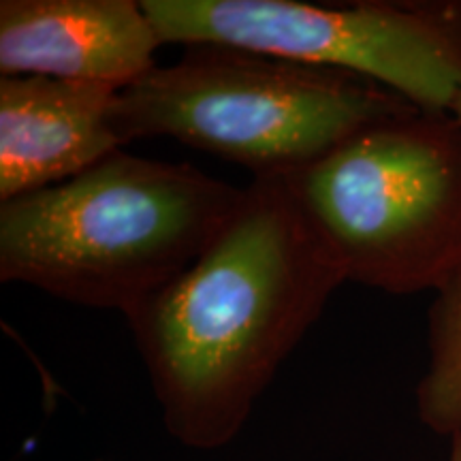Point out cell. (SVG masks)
I'll use <instances>...</instances> for the list:
<instances>
[{
    "instance_id": "1",
    "label": "cell",
    "mask_w": 461,
    "mask_h": 461,
    "mask_svg": "<svg viewBox=\"0 0 461 461\" xmlns=\"http://www.w3.org/2000/svg\"><path fill=\"white\" fill-rule=\"evenodd\" d=\"M339 285L286 182L252 177L203 255L126 316L169 434L233 440Z\"/></svg>"
},
{
    "instance_id": "2",
    "label": "cell",
    "mask_w": 461,
    "mask_h": 461,
    "mask_svg": "<svg viewBox=\"0 0 461 461\" xmlns=\"http://www.w3.org/2000/svg\"><path fill=\"white\" fill-rule=\"evenodd\" d=\"M241 194L193 165L115 149L0 203V280L129 316L203 255Z\"/></svg>"
},
{
    "instance_id": "3",
    "label": "cell",
    "mask_w": 461,
    "mask_h": 461,
    "mask_svg": "<svg viewBox=\"0 0 461 461\" xmlns=\"http://www.w3.org/2000/svg\"><path fill=\"white\" fill-rule=\"evenodd\" d=\"M344 282L414 295L461 278V126L406 105L280 176Z\"/></svg>"
},
{
    "instance_id": "4",
    "label": "cell",
    "mask_w": 461,
    "mask_h": 461,
    "mask_svg": "<svg viewBox=\"0 0 461 461\" xmlns=\"http://www.w3.org/2000/svg\"><path fill=\"white\" fill-rule=\"evenodd\" d=\"M406 105L359 75L194 43L173 65L115 92L109 124L122 146L173 137L246 167L252 177H278Z\"/></svg>"
},
{
    "instance_id": "5",
    "label": "cell",
    "mask_w": 461,
    "mask_h": 461,
    "mask_svg": "<svg viewBox=\"0 0 461 461\" xmlns=\"http://www.w3.org/2000/svg\"><path fill=\"white\" fill-rule=\"evenodd\" d=\"M163 43H216L387 86L448 112L461 86V3L141 0Z\"/></svg>"
},
{
    "instance_id": "6",
    "label": "cell",
    "mask_w": 461,
    "mask_h": 461,
    "mask_svg": "<svg viewBox=\"0 0 461 461\" xmlns=\"http://www.w3.org/2000/svg\"><path fill=\"white\" fill-rule=\"evenodd\" d=\"M163 45L135 0H3L0 73L122 90L157 67Z\"/></svg>"
},
{
    "instance_id": "7",
    "label": "cell",
    "mask_w": 461,
    "mask_h": 461,
    "mask_svg": "<svg viewBox=\"0 0 461 461\" xmlns=\"http://www.w3.org/2000/svg\"><path fill=\"white\" fill-rule=\"evenodd\" d=\"M107 84L45 75L0 77V203L56 186L101 163L118 137Z\"/></svg>"
},
{
    "instance_id": "8",
    "label": "cell",
    "mask_w": 461,
    "mask_h": 461,
    "mask_svg": "<svg viewBox=\"0 0 461 461\" xmlns=\"http://www.w3.org/2000/svg\"><path fill=\"white\" fill-rule=\"evenodd\" d=\"M419 417L438 434L461 436V278L429 308V366L417 387Z\"/></svg>"
},
{
    "instance_id": "9",
    "label": "cell",
    "mask_w": 461,
    "mask_h": 461,
    "mask_svg": "<svg viewBox=\"0 0 461 461\" xmlns=\"http://www.w3.org/2000/svg\"><path fill=\"white\" fill-rule=\"evenodd\" d=\"M448 113H451L453 118L457 120V122H459V126H461V86H459L457 95H455V99H453V103H451V107H448Z\"/></svg>"
},
{
    "instance_id": "10",
    "label": "cell",
    "mask_w": 461,
    "mask_h": 461,
    "mask_svg": "<svg viewBox=\"0 0 461 461\" xmlns=\"http://www.w3.org/2000/svg\"><path fill=\"white\" fill-rule=\"evenodd\" d=\"M448 461H461V436L451 438V457Z\"/></svg>"
}]
</instances>
